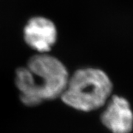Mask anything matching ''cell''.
Here are the masks:
<instances>
[{
    "label": "cell",
    "instance_id": "1",
    "mask_svg": "<svg viewBox=\"0 0 133 133\" xmlns=\"http://www.w3.org/2000/svg\"><path fill=\"white\" fill-rule=\"evenodd\" d=\"M70 74L66 65L56 56L35 53L15 72V85L22 103L33 107L60 98Z\"/></svg>",
    "mask_w": 133,
    "mask_h": 133
},
{
    "label": "cell",
    "instance_id": "2",
    "mask_svg": "<svg viewBox=\"0 0 133 133\" xmlns=\"http://www.w3.org/2000/svg\"><path fill=\"white\" fill-rule=\"evenodd\" d=\"M113 84L103 70L84 66L70 74L60 99L68 107L82 112L101 109L112 96Z\"/></svg>",
    "mask_w": 133,
    "mask_h": 133
},
{
    "label": "cell",
    "instance_id": "3",
    "mask_svg": "<svg viewBox=\"0 0 133 133\" xmlns=\"http://www.w3.org/2000/svg\"><path fill=\"white\" fill-rule=\"evenodd\" d=\"M22 36L27 46L36 53H50L57 43L58 31L52 20L44 16H35L24 24Z\"/></svg>",
    "mask_w": 133,
    "mask_h": 133
},
{
    "label": "cell",
    "instance_id": "4",
    "mask_svg": "<svg viewBox=\"0 0 133 133\" xmlns=\"http://www.w3.org/2000/svg\"><path fill=\"white\" fill-rule=\"evenodd\" d=\"M101 114L102 124L112 133H131L133 129V112L128 100L112 95Z\"/></svg>",
    "mask_w": 133,
    "mask_h": 133
}]
</instances>
